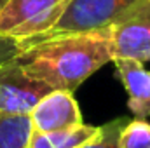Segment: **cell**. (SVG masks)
Returning <instances> with one entry per match:
<instances>
[{
	"mask_svg": "<svg viewBox=\"0 0 150 148\" xmlns=\"http://www.w3.org/2000/svg\"><path fill=\"white\" fill-rule=\"evenodd\" d=\"M26 73L51 89L75 92L93 73L113 61L108 28L45 38L23 51Z\"/></svg>",
	"mask_w": 150,
	"mask_h": 148,
	"instance_id": "cell-1",
	"label": "cell"
},
{
	"mask_svg": "<svg viewBox=\"0 0 150 148\" xmlns=\"http://www.w3.org/2000/svg\"><path fill=\"white\" fill-rule=\"evenodd\" d=\"M51 89L23 68L19 56L0 65V115H30Z\"/></svg>",
	"mask_w": 150,
	"mask_h": 148,
	"instance_id": "cell-5",
	"label": "cell"
},
{
	"mask_svg": "<svg viewBox=\"0 0 150 148\" xmlns=\"http://www.w3.org/2000/svg\"><path fill=\"white\" fill-rule=\"evenodd\" d=\"M134 2L138 0H68L56 25L51 30H47L44 35L23 44V49L58 35L82 33V32L107 28L122 11H126Z\"/></svg>",
	"mask_w": 150,
	"mask_h": 148,
	"instance_id": "cell-3",
	"label": "cell"
},
{
	"mask_svg": "<svg viewBox=\"0 0 150 148\" xmlns=\"http://www.w3.org/2000/svg\"><path fill=\"white\" fill-rule=\"evenodd\" d=\"M7 2H9V0H0V12H2V9L5 7V4H7Z\"/></svg>",
	"mask_w": 150,
	"mask_h": 148,
	"instance_id": "cell-13",
	"label": "cell"
},
{
	"mask_svg": "<svg viewBox=\"0 0 150 148\" xmlns=\"http://www.w3.org/2000/svg\"><path fill=\"white\" fill-rule=\"evenodd\" d=\"M115 75L127 92V108L134 118H150V70L129 58H113Z\"/></svg>",
	"mask_w": 150,
	"mask_h": 148,
	"instance_id": "cell-7",
	"label": "cell"
},
{
	"mask_svg": "<svg viewBox=\"0 0 150 148\" xmlns=\"http://www.w3.org/2000/svg\"><path fill=\"white\" fill-rule=\"evenodd\" d=\"M127 120V117H119L105 125H100V132L80 148H120V132Z\"/></svg>",
	"mask_w": 150,
	"mask_h": 148,
	"instance_id": "cell-10",
	"label": "cell"
},
{
	"mask_svg": "<svg viewBox=\"0 0 150 148\" xmlns=\"http://www.w3.org/2000/svg\"><path fill=\"white\" fill-rule=\"evenodd\" d=\"M32 129L40 132L70 129L84 124L82 111L74 98V92L54 89L45 94L30 111Z\"/></svg>",
	"mask_w": 150,
	"mask_h": 148,
	"instance_id": "cell-6",
	"label": "cell"
},
{
	"mask_svg": "<svg viewBox=\"0 0 150 148\" xmlns=\"http://www.w3.org/2000/svg\"><path fill=\"white\" fill-rule=\"evenodd\" d=\"M98 132L100 127L89 124H80L70 129L51 132H40L32 129L26 148H80L87 141H91Z\"/></svg>",
	"mask_w": 150,
	"mask_h": 148,
	"instance_id": "cell-8",
	"label": "cell"
},
{
	"mask_svg": "<svg viewBox=\"0 0 150 148\" xmlns=\"http://www.w3.org/2000/svg\"><path fill=\"white\" fill-rule=\"evenodd\" d=\"M120 148H150V124L147 120H127L120 132Z\"/></svg>",
	"mask_w": 150,
	"mask_h": 148,
	"instance_id": "cell-11",
	"label": "cell"
},
{
	"mask_svg": "<svg viewBox=\"0 0 150 148\" xmlns=\"http://www.w3.org/2000/svg\"><path fill=\"white\" fill-rule=\"evenodd\" d=\"M30 134V115H0V148H26Z\"/></svg>",
	"mask_w": 150,
	"mask_h": 148,
	"instance_id": "cell-9",
	"label": "cell"
},
{
	"mask_svg": "<svg viewBox=\"0 0 150 148\" xmlns=\"http://www.w3.org/2000/svg\"><path fill=\"white\" fill-rule=\"evenodd\" d=\"M113 58L150 61V0H138L107 26Z\"/></svg>",
	"mask_w": 150,
	"mask_h": 148,
	"instance_id": "cell-4",
	"label": "cell"
},
{
	"mask_svg": "<svg viewBox=\"0 0 150 148\" xmlns=\"http://www.w3.org/2000/svg\"><path fill=\"white\" fill-rule=\"evenodd\" d=\"M67 4L68 0H9L0 12V35L23 45L51 30Z\"/></svg>",
	"mask_w": 150,
	"mask_h": 148,
	"instance_id": "cell-2",
	"label": "cell"
},
{
	"mask_svg": "<svg viewBox=\"0 0 150 148\" xmlns=\"http://www.w3.org/2000/svg\"><path fill=\"white\" fill-rule=\"evenodd\" d=\"M23 45L16 40V38H11V37H4L0 35V65L18 58L23 54Z\"/></svg>",
	"mask_w": 150,
	"mask_h": 148,
	"instance_id": "cell-12",
	"label": "cell"
}]
</instances>
